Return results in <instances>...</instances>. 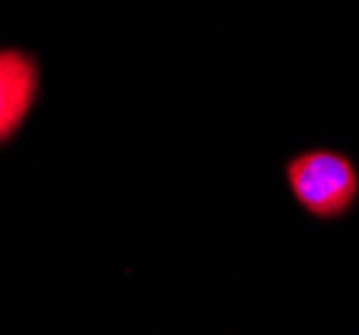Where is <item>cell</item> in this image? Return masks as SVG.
<instances>
[{
    "mask_svg": "<svg viewBox=\"0 0 359 335\" xmlns=\"http://www.w3.org/2000/svg\"><path fill=\"white\" fill-rule=\"evenodd\" d=\"M287 183L303 212L319 220L344 217L359 196V172L338 151H306L287 164Z\"/></svg>",
    "mask_w": 359,
    "mask_h": 335,
    "instance_id": "cell-1",
    "label": "cell"
},
{
    "mask_svg": "<svg viewBox=\"0 0 359 335\" xmlns=\"http://www.w3.org/2000/svg\"><path fill=\"white\" fill-rule=\"evenodd\" d=\"M38 89L35 62L16 48L0 51V139L11 137L25 121Z\"/></svg>",
    "mask_w": 359,
    "mask_h": 335,
    "instance_id": "cell-2",
    "label": "cell"
}]
</instances>
